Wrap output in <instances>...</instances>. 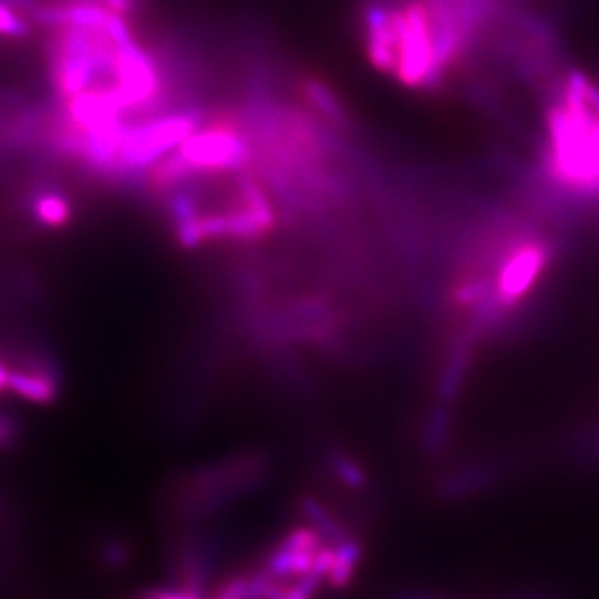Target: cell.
Masks as SVG:
<instances>
[{"instance_id":"cell-16","label":"cell","mask_w":599,"mask_h":599,"mask_svg":"<svg viewBox=\"0 0 599 599\" xmlns=\"http://www.w3.org/2000/svg\"><path fill=\"white\" fill-rule=\"evenodd\" d=\"M139 599H187L185 598L184 591L177 588V586H155V588H149L145 590Z\"/></svg>"},{"instance_id":"cell-6","label":"cell","mask_w":599,"mask_h":599,"mask_svg":"<svg viewBox=\"0 0 599 599\" xmlns=\"http://www.w3.org/2000/svg\"><path fill=\"white\" fill-rule=\"evenodd\" d=\"M223 536L215 531H187L174 546V586L185 595L207 598L222 556Z\"/></svg>"},{"instance_id":"cell-8","label":"cell","mask_w":599,"mask_h":599,"mask_svg":"<svg viewBox=\"0 0 599 599\" xmlns=\"http://www.w3.org/2000/svg\"><path fill=\"white\" fill-rule=\"evenodd\" d=\"M300 94L305 99V104L328 124L337 129H348L350 127V115L347 107L340 99V95L332 89V85L325 80L307 75L300 82Z\"/></svg>"},{"instance_id":"cell-5","label":"cell","mask_w":599,"mask_h":599,"mask_svg":"<svg viewBox=\"0 0 599 599\" xmlns=\"http://www.w3.org/2000/svg\"><path fill=\"white\" fill-rule=\"evenodd\" d=\"M197 109L162 112L127 122L120 140L117 179L145 177L154 165L172 154L203 124Z\"/></svg>"},{"instance_id":"cell-14","label":"cell","mask_w":599,"mask_h":599,"mask_svg":"<svg viewBox=\"0 0 599 599\" xmlns=\"http://www.w3.org/2000/svg\"><path fill=\"white\" fill-rule=\"evenodd\" d=\"M30 34V25L22 12L0 0V35L10 39H24Z\"/></svg>"},{"instance_id":"cell-7","label":"cell","mask_w":599,"mask_h":599,"mask_svg":"<svg viewBox=\"0 0 599 599\" xmlns=\"http://www.w3.org/2000/svg\"><path fill=\"white\" fill-rule=\"evenodd\" d=\"M325 545L322 535L308 523L293 526L268 553L262 570L278 583L298 580L307 575L315 556Z\"/></svg>"},{"instance_id":"cell-18","label":"cell","mask_w":599,"mask_h":599,"mask_svg":"<svg viewBox=\"0 0 599 599\" xmlns=\"http://www.w3.org/2000/svg\"><path fill=\"white\" fill-rule=\"evenodd\" d=\"M15 438L14 420L7 415H0V448L12 443Z\"/></svg>"},{"instance_id":"cell-9","label":"cell","mask_w":599,"mask_h":599,"mask_svg":"<svg viewBox=\"0 0 599 599\" xmlns=\"http://www.w3.org/2000/svg\"><path fill=\"white\" fill-rule=\"evenodd\" d=\"M7 390L22 400L44 405L54 400L57 383L50 368L40 363H25L22 367L10 370Z\"/></svg>"},{"instance_id":"cell-13","label":"cell","mask_w":599,"mask_h":599,"mask_svg":"<svg viewBox=\"0 0 599 599\" xmlns=\"http://www.w3.org/2000/svg\"><path fill=\"white\" fill-rule=\"evenodd\" d=\"M132 555H134V548L130 545V541L117 533L105 536L97 546V556H99L100 565L104 566L105 570H124L130 565Z\"/></svg>"},{"instance_id":"cell-4","label":"cell","mask_w":599,"mask_h":599,"mask_svg":"<svg viewBox=\"0 0 599 599\" xmlns=\"http://www.w3.org/2000/svg\"><path fill=\"white\" fill-rule=\"evenodd\" d=\"M55 30L52 79L55 92L62 99H72L97 87H114L117 44L107 30Z\"/></svg>"},{"instance_id":"cell-10","label":"cell","mask_w":599,"mask_h":599,"mask_svg":"<svg viewBox=\"0 0 599 599\" xmlns=\"http://www.w3.org/2000/svg\"><path fill=\"white\" fill-rule=\"evenodd\" d=\"M29 210L37 225L44 228L65 227L72 215L69 199L59 190H40L30 200Z\"/></svg>"},{"instance_id":"cell-12","label":"cell","mask_w":599,"mask_h":599,"mask_svg":"<svg viewBox=\"0 0 599 599\" xmlns=\"http://www.w3.org/2000/svg\"><path fill=\"white\" fill-rule=\"evenodd\" d=\"M335 548V560L328 573L327 585L333 590H345L357 575L358 566L362 563L363 546L355 538H348Z\"/></svg>"},{"instance_id":"cell-3","label":"cell","mask_w":599,"mask_h":599,"mask_svg":"<svg viewBox=\"0 0 599 599\" xmlns=\"http://www.w3.org/2000/svg\"><path fill=\"white\" fill-rule=\"evenodd\" d=\"M267 468L265 456L245 453L189 471L175 490L177 513L189 525L212 520L255 493L267 480Z\"/></svg>"},{"instance_id":"cell-1","label":"cell","mask_w":599,"mask_h":599,"mask_svg":"<svg viewBox=\"0 0 599 599\" xmlns=\"http://www.w3.org/2000/svg\"><path fill=\"white\" fill-rule=\"evenodd\" d=\"M435 441L599 446V297L560 275L453 340Z\"/></svg>"},{"instance_id":"cell-17","label":"cell","mask_w":599,"mask_h":599,"mask_svg":"<svg viewBox=\"0 0 599 599\" xmlns=\"http://www.w3.org/2000/svg\"><path fill=\"white\" fill-rule=\"evenodd\" d=\"M268 599H312L310 596L303 595L295 585L282 586L278 581L272 586Z\"/></svg>"},{"instance_id":"cell-15","label":"cell","mask_w":599,"mask_h":599,"mask_svg":"<svg viewBox=\"0 0 599 599\" xmlns=\"http://www.w3.org/2000/svg\"><path fill=\"white\" fill-rule=\"evenodd\" d=\"M10 543H12V533H10L9 516L0 501V573L4 571L5 563L9 558Z\"/></svg>"},{"instance_id":"cell-19","label":"cell","mask_w":599,"mask_h":599,"mask_svg":"<svg viewBox=\"0 0 599 599\" xmlns=\"http://www.w3.org/2000/svg\"><path fill=\"white\" fill-rule=\"evenodd\" d=\"M9 368L0 363V392L7 390V382H9Z\"/></svg>"},{"instance_id":"cell-2","label":"cell","mask_w":599,"mask_h":599,"mask_svg":"<svg viewBox=\"0 0 599 599\" xmlns=\"http://www.w3.org/2000/svg\"><path fill=\"white\" fill-rule=\"evenodd\" d=\"M157 199L175 235L189 247L263 242L280 225V202L252 167L227 172L192 169Z\"/></svg>"},{"instance_id":"cell-11","label":"cell","mask_w":599,"mask_h":599,"mask_svg":"<svg viewBox=\"0 0 599 599\" xmlns=\"http://www.w3.org/2000/svg\"><path fill=\"white\" fill-rule=\"evenodd\" d=\"M298 508L302 511L303 518L307 520L308 525L313 526L322 535L327 545H342L343 541L352 538L342 521L338 520L327 506H323L315 498H310V496L303 498Z\"/></svg>"}]
</instances>
